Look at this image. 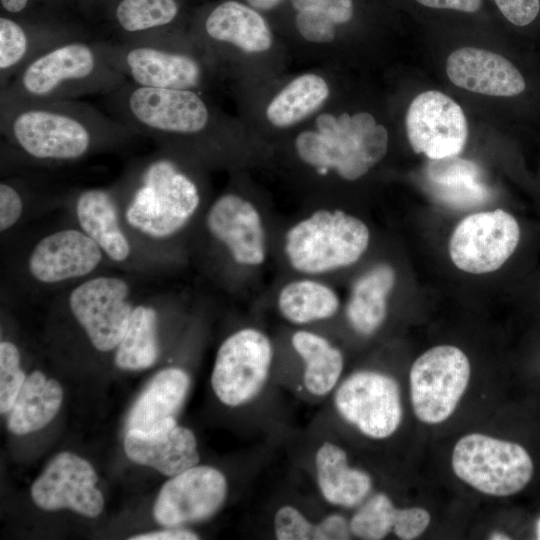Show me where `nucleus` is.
Masks as SVG:
<instances>
[{"label": "nucleus", "instance_id": "9", "mask_svg": "<svg viewBox=\"0 0 540 540\" xmlns=\"http://www.w3.org/2000/svg\"><path fill=\"white\" fill-rule=\"evenodd\" d=\"M273 361V343L263 330L247 326L234 331L216 353L211 374L216 397L232 408L250 404L267 385Z\"/></svg>", "mask_w": 540, "mask_h": 540}, {"label": "nucleus", "instance_id": "41", "mask_svg": "<svg viewBox=\"0 0 540 540\" xmlns=\"http://www.w3.org/2000/svg\"><path fill=\"white\" fill-rule=\"evenodd\" d=\"M349 520L340 513H331L317 522L315 540H347L352 538Z\"/></svg>", "mask_w": 540, "mask_h": 540}, {"label": "nucleus", "instance_id": "26", "mask_svg": "<svg viewBox=\"0 0 540 540\" xmlns=\"http://www.w3.org/2000/svg\"><path fill=\"white\" fill-rule=\"evenodd\" d=\"M395 280L393 267L379 263L354 282L345 306V315L357 334L373 335L383 325L387 316L388 297Z\"/></svg>", "mask_w": 540, "mask_h": 540}, {"label": "nucleus", "instance_id": "12", "mask_svg": "<svg viewBox=\"0 0 540 540\" xmlns=\"http://www.w3.org/2000/svg\"><path fill=\"white\" fill-rule=\"evenodd\" d=\"M333 393L334 408L340 418L367 438L387 439L401 425L400 386L384 372L354 371L340 381Z\"/></svg>", "mask_w": 540, "mask_h": 540}, {"label": "nucleus", "instance_id": "8", "mask_svg": "<svg viewBox=\"0 0 540 540\" xmlns=\"http://www.w3.org/2000/svg\"><path fill=\"white\" fill-rule=\"evenodd\" d=\"M455 475L475 490L496 497L520 492L533 475V461L521 445L482 433H470L455 444Z\"/></svg>", "mask_w": 540, "mask_h": 540}, {"label": "nucleus", "instance_id": "25", "mask_svg": "<svg viewBox=\"0 0 540 540\" xmlns=\"http://www.w3.org/2000/svg\"><path fill=\"white\" fill-rule=\"evenodd\" d=\"M426 176L433 197L449 207L473 208L490 197L488 188L480 179V167L457 155L430 159Z\"/></svg>", "mask_w": 540, "mask_h": 540}, {"label": "nucleus", "instance_id": "17", "mask_svg": "<svg viewBox=\"0 0 540 540\" xmlns=\"http://www.w3.org/2000/svg\"><path fill=\"white\" fill-rule=\"evenodd\" d=\"M227 494L225 475L212 466L197 464L172 476L162 486L153 515L164 527H182L212 517Z\"/></svg>", "mask_w": 540, "mask_h": 540}, {"label": "nucleus", "instance_id": "31", "mask_svg": "<svg viewBox=\"0 0 540 540\" xmlns=\"http://www.w3.org/2000/svg\"><path fill=\"white\" fill-rule=\"evenodd\" d=\"M277 308L287 322L304 326L335 316L340 298L330 285L305 277L283 285L278 293Z\"/></svg>", "mask_w": 540, "mask_h": 540}, {"label": "nucleus", "instance_id": "28", "mask_svg": "<svg viewBox=\"0 0 540 540\" xmlns=\"http://www.w3.org/2000/svg\"><path fill=\"white\" fill-rule=\"evenodd\" d=\"M290 340L303 362L302 383L307 393L322 398L334 392L344 369L342 351L327 337L308 329L294 331Z\"/></svg>", "mask_w": 540, "mask_h": 540}, {"label": "nucleus", "instance_id": "11", "mask_svg": "<svg viewBox=\"0 0 540 540\" xmlns=\"http://www.w3.org/2000/svg\"><path fill=\"white\" fill-rule=\"evenodd\" d=\"M470 375L469 359L456 346L438 345L422 353L409 373L415 416L429 425L447 420L465 394Z\"/></svg>", "mask_w": 540, "mask_h": 540}, {"label": "nucleus", "instance_id": "42", "mask_svg": "<svg viewBox=\"0 0 540 540\" xmlns=\"http://www.w3.org/2000/svg\"><path fill=\"white\" fill-rule=\"evenodd\" d=\"M199 535L189 529L168 527V529L132 536L131 540H196Z\"/></svg>", "mask_w": 540, "mask_h": 540}, {"label": "nucleus", "instance_id": "40", "mask_svg": "<svg viewBox=\"0 0 540 540\" xmlns=\"http://www.w3.org/2000/svg\"><path fill=\"white\" fill-rule=\"evenodd\" d=\"M502 15L514 26L527 27L540 15V0H494Z\"/></svg>", "mask_w": 540, "mask_h": 540}, {"label": "nucleus", "instance_id": "36", "mask_svg": "<svg viewBox=\"0 0 540 540\" xmlns=\"http://www.w3.org/2000/svg\"><path fill=\"white\" fill-rule=\"evenodd\" d=\"M31 190L22 178L10 177L0 182V232L6 234L20 224L27 214Z\"/></svg>", "mask_w": 540, "mask_h": 540}, {"label": "nucleus", "instance_id": "18", "mask_svg": "<svg viewBox=\"0 0 540 540\" xmlns=\"http://www.w3.org/2000/svg\"><path fill=\"white\" fill-rule=\"evenodd\" d=\"M406 132L415 153L429 159L456 156L468 137L462 108L449 96L436 90L416 96L406 113Z\"/></svg>", "mask_w": 540, "mask_h": 540}, {"label": "nucleus", "instance_id": "27", "mask_svg": "<svg viewBox=\"0 0 540 540\" xmlns=\"http://www.w3.org/2000/svg\"><path fill=\"white\" fill-rule=\"evenodd\" d=\"M190 382L189 374L182 368L159 371L134 403L127 418V431L146 432L166 418H175L188 395Z\"/></svg>", "mask_w": 540, "mask_h": 540}, {"label": "nucleus", "instance_id": "15", "mask_svg": "<svg viewBox=\"0 0 540 540\" xmlns=\"http://www.w3.org/2000/svg\"><path fill=\"white\" fill-rule=\"evenodd\" d=\"M520 227L513 215L502 209L465 217L449 241L451 260L459 269L483 274L499 269L513 254Z\"/></svg>", "mask_w": 540, "mask_h": 540}, {"label": "nucleus", "instance_id": "39", "mask_svg": "<svg viewBox=\"0 0 540 540\" xmlns=\"http://www.w3.org/2000/svg\"><path fill=\"white\" fill-rule=\"evenodd\" d=\"M431 521L429 512L421 507L400 508L399 519L393 533L399 539L412 540L422 535Z\"/></svg>", "mask_w": 540, "mask_h": 540}, {"label": "nucleus", "instance_id": "3", "mask_svg": "<svg viewBox=\"0 0 540 540\" xmlns=\"http://www.w3.org/2000/svg\"><path fill=\"white\" fill-rule=\"evenodd\" d=\"M127 81L102 54L96 39H78L31 61L0 88V96L26 100L104 97Z\"/></svg>", "mask_w": 540, "mask_h": 540}, {"label": "nucleus", "instance_id": "43", "mask_svg": "<svg viewBox=\"0 0 540 540\" xmlns=\"http://www.w3.org/2000/svg\"><path fill=\"white\" fill-rule=\"evenodd\" d=\"M419 4L435 9H452L465 13L477 12L482 0H416Z\"/></svg>", "mask_w": 540, "mask_h": 540}, {"label": "nucleus", "instance_id": "21", "mask_svg": "<svg viewBox=\"0 0 540 540\" xmlns=\"http://www.w3.org/2000/svg\"><path fill=\"white\" fill-rule=\"evenodd\" d=\"M446 72L456 86L483 95L513 98L526 93L529 86L511 60L481 48L453 51L447 58Z\"/></svg>", "mask_w": 540, "mask_h": 540}, {"label": "nucleus", "instance_id": "33", "mask_svg": "<svg viewBox=\"0 0 540 540\" xmlns=\"http://www.w3.org/2000/svg\"><path fill=\"white\" fill-rule=\"evenodd\" d=\"M299 34L312 43L334 40L336 26L353 17V0H291Z\"/></svg>", "mask_w": 540, "mask_h": 540}, {"label": "nucleus", "instance_id": "20", "mask_svg": "<svg viewBox=\"0 0 540 540\" xmlns=\"http://www.w3.org/2000/svg\"><path fill=\"white\" fill-rule=\"evenodd\" d=\"M93 467L70 452L56 455L31 487L34 503L46 511L68 508L89 518L103 510L104 498Z\"/></svg>", "mask_w": 540, "mask_h": 540}, {"label": "nucleus", "instance_id": "22", "mask_svg": "<svg viewBox=\"0 0 540 540\" xmlns=\"http://www.w3.org/2000/svg\"><path fill=\"white\" fill-rule=\"evenodd\" d=\"M124 451L132 461L156 469L165 476H175L199 463L194 433L169 417L149 431L128 430Z\"/></svg>", "mask_w": 540, "mask_h": 540}, {"label": "nucleus", "instance_id": "46", "mask_svg": "<svg viewBox=\"0 0 540 540\" xmlns=\"http://www.w3.org/2000/svg\"><path fill=\"white\" fill-rule=\"evenodd\" d=\"M536 536L540 540V519L536 523Z\"/></svg>", "mask_w": 540, "mask_h": 540}, {"label": "nucleus", "instance_id": "2", "mask_svg": "<svg viewBox=\"0 0 540 540\" xmlns=\"http://www.w3.org/2000/svg\"><path fill=\"white\" fill-rule=\"evenodd\" d=\"M112 188L141 258L150 273H157L200 213L198 183L173 153L161 150L133 161Z\"/></svg>", "mask_w": 540, "mask_h": 540}, {"label": "nucleus", "instance_id": "5", "mask_svg": "<svg viewBox=\"0 0 540 540\" xmlns=\"http://www.w3.org/2000/svg\"><path fill=\"white\" fill-rule=\"evenodd\" d=\"M369 242L361 219L339 209H318L287 230L283 249L293 270L317 276L353 265Z\"/></svg>", "mask_w": 540, "mask_h": 540}, {"label": "nucleus", "instance_id": "38", "mask_svg": "<svg viewBox=\"0 0 540 540\" xmlns=\"http://www.w3.org/2000/svg\"><path fill=\"white\" fill-rule=\"evenodd\" d=\"M317 522H312L294 505L280 506L273 517V532L278 540H315Z\"/></svg>", "mask_w": 540, "mask_h": 540}, {"label": "nucleus", "instance_id": "29", "mask_svg": "<svg viewBox=\"0 0 540 540\" xmlns=\"http://www.w3.org/2000/svg\"><path fill=\"white\" fill-rule=\"evenodd\" d=\"M158 294L136 301L126 333L114 354L115 365L123 370H144L160 355Z\"/></svg>", "mask_w": 540, "mask_h": 540}, {"label": "nucleus", "instance_id": "44", "mask_svg": "<svg viewBox=\"0 0 540 540\" xmlns=\"http://www.w3.org/2000/svg\"><path fill=\"white\" fill-rule=\"evenodd\" d=\"M248 3L258 10H269L276 7L282 0H247Z\"/></svg>", "mask_w": 540, "mask_h": 540}, {"label": "nucleus", "instance_id": "35", "mask_svg": "<svg viewBox=\"0 0 540 540\" xmlns=\"http://www.w3.org/2000/svg\"><path fill=\"white\" fill-rule=\"evenodd\" d=\"M1 14L24 20L78 17L74 0H0Z\"/></svg>", "mask_w": 540, "mask_h": 540}, {"label": "nucleus", "instance_id": "32", "mask_svg": "<svg viewBox=\"0 0 540 540\" xmlns=\"http://www.w3.org/2000/svg\"><path fill=\"white\" fill-rule=\"evenodd\" d=\"M328 96L329 87L324 78L312 73L303 74L271 100L266 116L276 127H290L317 111Z\"/></svg>", "mask_w": 540, "mask_h": 540}, {"label": "nucleus", "instance_id": "6", "mask_svg": "<svg viewBox=\"0 0 540 540\" xmlns=\"http://www.w3.org/2000/svg\"><path fill=\"white\" fill-rule=\"evenodd\" d=\"M132 273L106 270L63 291L58 296L99 352L115 351L129 325L136 299L141 296Z\"/></svg>", "mask_w": 540, "mask_h": 540}, {"label": "nucleus", "instance_id": "19", "mask_svg": "<svg viewBox=\"0 0 540 540\" xmlns=\"http://www.w3.org/2000/svg\"><path fill=\"white\" fill-rule=\"evenodd\" d=\"M78 39H92L91 29L79 17L24 20L1 14L0 88L37 57Z\"/></svg>", "mask_w": 540, "mask_h": 540}, {"label": "nucleus", "instance_id": "7", "mask_svg": "<svg viewBox=\"0 0 540 540\" xmlns=\"http://www.w3.org/2000/svg\"><path fill=\"white\" fill-rule=\"evenodd\" d=\"M110 268L101 249L74 223L39 237L27 250L21 273L32 291L61 292Z\"/></svg>", "mask_w": 540, "mask_h": 540}, {"label": "nucleus", "instance_id": "4", "mask_svg": "<svg viewBox=\"0 0 540 540\" xmlns=\"http://www.w3.org/2000/svg\"><path fill=\"white\" fill-rule=\"evenodd\" d=\"M316 131L301 132L295 139L299 158L319 174L335 171L345 180L365 175L386 154L388 132L368 112L353 115H319Z\"/></svg>", "mask_w": 540, "mask_h": 540}, {"label": "nucleus", "instance_id": "10", "mask_svg": "<svg viewBox=\"0 0 540 540\" xmlns=\"http://www.w3.org/2000/svg\"><path fill=\"white\" fill-rule=\"evenodd\" d=\"M78 17L102 39L170 47L168 31L181 12L179 0H74ZM100 39V38H99Z\"/></svg>", "mask_w": 540, "mask_h": 540}, {"label": "nucleus", "instance_id": "13", "mask_svg": "<svg viewBox=\"0 0 540 540\" xmlns=\"http://www.w3.org/2000/svg\"><path fill=\"white\" fill-rule=\"evenodd\" d=\"M96 40L108 62L136 85L195 90L202 82V66L187 53L157 45Z\"/></svg>", "mask_w": 540, "mask_h": 540}, {"label": "nucleus", "instance_id": "23", "mask_svg": "<svg viewBox=\"0 0 540 540\" xmlns=\"http://www.w3.org/2000/svg\"><path fill=\"white\" fill-rule=\"evenodd\" d=\"M315 480L322 498L342 508L359 506L370 495L373 480L349 462L347 452L331 441L322 442L314 455Z\"/></svg>", "mask_w": 540, "mask_h": 540}, {"label": "nucleus", "instance_id": "24", "mask_svg": "<svg viewBox=\"0 0 540 540\" xmlns=\"http://www.w3.org/2000/svg\"><path fill=\"white\" fill-rule=\"evenodd\" d=\"M203 30L213 42L231 44L248 53L264 52L272 45L264 18L254 8L234 0L213 7L204 19Z\"/></svg>", "mask_w": 540, "mask_h": 540}, {"label": "nucleus", "instance_id": "14", "mask_svg": "<svg viewBox=\"0 0 540 540\" xmlns=\"http://www.w3.org/2000/svg\"><path fill=\"white\" fill-rule=\"evenodd\" d=\"M70 200L74 223L97 244L112 268L150 274L122 221L112 186L85 188Z\"/></svg>", "mask_w": 540, "mask_h": 540}, {"label": "nucleus", "instance_id": "37", "mask_svg": "<svg viewBox=\"0 0 540 540\" xmlns=\"http://www.w3.org/2000/svg\"><path fill=\"white\" fill-rule=\"evenodd\" d=\"M26 375L20 365V351L11 341L0 343V411H10Z\"/></svg>", "mask_w": 540, "mask_h": 540}, {"label": "nucleus", "instance_id": "1", "mask_svg": "<svg viewBox=\"0 0 540 540\" xmlns=\"http://www.w3.org/2000/svg\"><path fill=\"white\" fill-rule=\"evenodd\" d=\"M0 132L10 153L43 166L116 150L137 136L110 114L79 99L4 96H0Z\"/></svg>", "mask_w": 540, "mask_h": 540}, {"label": "nucleus", "instance_id": "30", "mask_svg": "<svg viewBox=\"0 0 540 540\" xmlns=\"http://www.w3.org/2000/svg\"><path fill=\"white\" fill-rule=\"evenodd\" d=\"M63 390L55 379L41 371L30 373L9 411L7 427L12 434L25 435L46 426L57 414Z\"/></svg>", "mask_w": 540, "mask_h": 540}, {"label": "nucleus", "instance_id": "16", "mask_svg": "<svg viewBox=\"0 0 540 540\" xmlns=\"http://www.w3.org/2000/svg\"><path fill=\"white\" fill-rule=\"evenodd\" d=\"M204 230L229 258L242 267H259L267 258V238L262 216L243 196L227 192L207 208Z\"/></svg>", "mask_w": 540, "mask_h": 540}, {"label": "nucleus", "instance_id": "45", "mask_svg": "<svg viewBox=\"0 0 540 540\" xmlns=\"http://www.w3.org/2000/svg\"><path fill=\"white\" fill-rule=\"evenodd\" d=\"M489 539H493V540H509L511 539L508 535L502 533V532H493Z\"/></svg>", "mask_w": 540, "mask_h": 540}, {"label": "nucleus", "instance_id": "34", "mask_svg": "<svg viewBox=\"0 0 540 540\" xmlns=\"http://www.w3.org/2000/svg\"><path fill=\"white\" fill-rule=\"evenodd\" d=\"M400 508L385 493H376L362 502L349 520L352 535L363 540H380L393 532Z\"/></svg>", "mask_w": 540, "mask_h": 540}]
</instances>
